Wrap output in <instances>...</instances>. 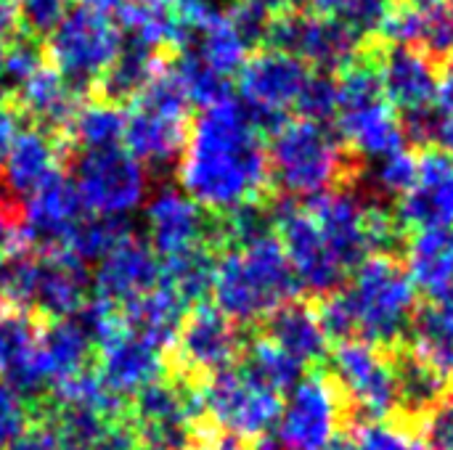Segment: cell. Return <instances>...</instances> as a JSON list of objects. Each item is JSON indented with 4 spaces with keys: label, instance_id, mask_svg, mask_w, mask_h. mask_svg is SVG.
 Listing matches in <instances>:
<instances>
[{
    "label": "cell",
    "instance_id": "1",
    "mask_svg": "<svg viewBox=\"0 0 453 450\" xmlns=\"http://www.w3.org/2000/svg\"><path fill=\"white\" fill-rule=\"evenodd\" d=\"M175 175L186 196L212 215L276 199L268 138L234 95L191 117Z\"/></svg>",
    "mask_w": 453,
    "mask_h": 450
},
{
    "label": "cell",
    "instance_id": "2",
    "mask_svg": "<svg viewBox=\"0 0 453 450\" xmlns=\"http://www.w3.org/2000/svg\"><path fill=\"white\" fill-rule=\"evenodd\" d=\"M268 162L273 191L289 199L361 186L369 164L342 143L332 125L305 117H287L268 135Z\"/></svg>",
    "mask_w": 453,
    "mask_h": 450
},
{
    "label": "cell",
    "instance_id": "3",
    "mask_svg": "<svg viewBox=\"0 0 453 450\" xmlns=\"http://www.w3.org/2000/svg\"><path fill=\"white\" fill-rule=\"evenodd\" d=\"M212 305L242 332H255L276 308L303 294L281 241L273 233L218 255Z\"/></svg>",
    "mask_w": 453,
    "mask_h": 450
},
{
    "label": "cell",
    "instance_id": "4",
    "mask_svg": "<svg viewBox=\"0 0 453 450\" xmlns=\"http://www.w3.org/2000/svg\"><path fill=\"white\" fill-rule=\"evenodd\" d=\"M345 294L356 318V339L382 350L406 345L419 305L406 257L390 252L369 255L345 281Z\"/></svg>",
    "mask_w": 453,
    "mask_h": 450
},
{
    "label": "cell",
    "instance_id": "5",
    "mask_svg": "<svg viewBox=\"0 0 453 450\" xmlns=\"http://www.w3.org/2000/svg\"><path fill=\"white\" fill-rule=\"evenodd\" d=\"M122 48V29L106 13L66 5L58 24L42 40L45 61L61 74L77 101L90 98L93 85Z\"/></svg>",
    "mask_w": 453,
    "mask_h": 450
},
{
    "label": "cell",
    "instance_id": "6",
    "mask_svg": "<svg viewBox=\"0 0 453 450\" xmlns=\"http://www.w3.org/2000/svg\"><path fill=\"white\" fill-rule=\"evenodd\" d=\"M244 334L212 302H196L180 321L175 342L165 350L167 377L191 385H204L212 374L236 366Z\"/></svg>",
    "mask_w": 453,
    "mask_h": 450
},
{
    "label": "cell",
    "instance_id": "7",
    "mask_svg": "<svg viewBox=\"0 0 453 450\" xmlns=\"http://www.w3.org/2000/svg\"><path fill=\"white\" fill-rule=\"evenodd\" d=\"M329 374L350 408V419L382 422L398 416V379L390 350L364 339H345L329 350Z\"/></svg>",
    "mask_w": 453,
    "mask_h": 450
},
{
    "label": "cell",
    "instance_id": "8",
    "mask_svg": "<svg viewBox=\"0 0 453 450\" xmlns=\"http://www.w3.org/2000/svg\"><path fill=\"white\" fill-rule=\"evenodd\" d=\"M350 419V408L326 366L308 369L289 390V400L279 419V448H329Z\"/></svg>",
    "mask_w": 453,
    "mask_h": 450
},
{
    "label": "cell",
    "instance_id": "9",
    "mask_svg": "<svg viewBox=\"0 0 453 450\" xmlns=\"http://www.w3.org/2000/svg\"><path fill=\"white\" fill-rule=\"evenodd\" d=\"M364 37L340 16L303 11H273L263 48L297 56L313 72L337 74L358 50Z\"/></svg>",
    "mask_w": 453,
    "mask_h": 450
},
{
    "label": "cell",
    "instance_id": "10",
    "mask_svg": "<svg viewBox=\"0 0 453 450\" xmlns=\"http://www.w3.org/2000/svg\"><path fill=\"white\" fill-rule=\"evenodd\" d=\"M311 72L313 69L297 56L276 48H257L247 56L236 74L239 95L265 138L289 117L292 109H297Z\"/></svg>",
    "mask_w": 453,
    "mask_h": 450
},
{
    "label": "cell",
    "instance_id": "11",
    "mask_svg": "<svg viewBox=\"0 0 453 450\" xmlns=\"http://www.w3.org/2000/svg\"><path fill=\"white\" fill-rule=\"evenodd\" d=\"M273 231L289 260V268L305 297L329 294L350 278V273L332 255L316 220L300 199L279 196L273 202Z\"/></svg>",
    "mask_w": 453,
    "mask_h": 450
},
{
    "label": "cell",
    "instance_id": "12",
    "mask_svg": "<svg viewBox=\"0 0 453 450\" xmlns=\"http://www.w3.org/2000/svg\"><path fill=\"white\" fill-rule=\"evenodd\" d=\"M207 419L220 430L247 443L268 435L281 419L284 400L279 393L263 387L239 366L212 374L202 387Z\"/></svg>",
    "mask_w": 453,
    "mask_h": 450
},
{
    "label": "cell",
    "instance_id": "13",
    "mask_svg": "<svg viewBox=\"0 0 453 450\" xmlns=\"http://www.w3.org/2000/svg\"><path fill=\"white\" fill-rule=\"evenodd\" d=\"M80 202L93 215H122L138 207L149 191L146 167L125 149L80 151L66 162Z\"/></svg>",
    "mask_w": 453,
    "mask_h": 450
},
{
    "label": "cell",
    "instance_id": "14",
    "mask_svg": "<svg viewBox=\"0 0 453 450\" xmlns=\"http://www.w3.org/2000/svg\"><path fill=\"white\" fill-rule=\"evenodd\" d=\"M300 202L316 220L332 255L348 273H353L372 255L369 215L374 199L364 191V186H350Z\"/></svg>",
    "mask_w": 453,
    "mask_h": 450
},
{
    "label": "cell",
    "instance_id": "15",
    "mask_svg": "<svg viewBox=\"0 0 453 450\" xmlns=\"http://www.w3.org/2000/svg\"><path fill=\"white\" fill-rule=\"evenodd\" d=\"M45 318L35 310L0 305V379L27 403L48 395L50 382L40 363V334Z\"/></svg>",
    "mask_w": 453,
    "mask_h": 450
},
{
    "label": "cell",
    "instance_id": "16",
    "mask_svg": "<svg viewBox=\"0 0 453 450\" xmlns=\"http://www.w3.org/2000/svg\"><path fill=\"white\" fill-rule=\"evenodd\" d=\"M377 61L382 74V88L398 117L422 111L433 103L438 82L446 69H441L422 48L388 42L374 34Z\"/></svg>",
    "mask_w": 453,
    "mask_h": 450
},
{
    "label": "cell",
    "instance_id": "17",
    "mask_svg": "<svg viewBox=\"0 0 453 450\" xmlns=\"http://www.w3.org/2000/svg\"><path fill=\"white\" fill-rule=\"evenodd\" d=\"M398 223L419 228H453V156L441 149L417 151V186L395 204Z\"/></svg>",
    "mask_w": 453,
    "mask_h": 450
},
{
    "label": "cell",
    "instance_id": "18",
    "mask_svg": "<svg viewBox=\"0 0 453 450\" xmlns=\"http://www.w3.org/2000/svg\"><path fill=\"white\" fill-rule=\"evenodd\" d=\"M82 212L85 207L80 202L74 180L69 178L66 170H56L27 199L21 244L32 252L64 247Z\"/></svg>",
    "mask_w": 453,
    "mask_h": 450
},
{
    "label": "cell",
    "instance_id": "19",
    "mask_svg": "<svg viewBox=\"0 0 453 450\" xmlns=\"http://www.w3.org/2000/svg\"><path fill=\"white\" fill-rule=\"evenodd\" d=\"M149 220V247L159 260L183 252L194 244H210L220 252L218 215L202 210L188 196L167 188L162 191L146 212Z\"/></svg>",
    "mask_w": 453,
    "mask_h": 450
},
{
    "label": "cell",
    "instance_id": "20",
    "mask_svg": "<svg viewBox=\"0 0 453 450\" xmlns=\"http://www.w3.org/2000/svg\"><path fill=\"white\" fill-rule=\"evenodd\" d=\"M90 273L88 263L74 257L66 247L35 252V289L32 310L45 321L72 318L88 300Z\"/></svg>",
    "mask_w": 453,
    "mask_h": 450
},
{
    "label": "cell",
    "instance_id": "21",
    "mask_svg": "<svg viewBox=\"0 0 453 450\" xmlns=\"http://www.w3.org/2000/svg\"><path fill=\"white\" fill-rule=\"evenodd\" d=\"M162 281V260L154 255L149 241L135 233L117 244L96 268V294L114 302L117 308L143 297Z\"/></svg>",
    "mask_w": 453,
    "mask_h": 450
},
{
    "label": "cell",
    "instance_id": "22",
    "mask_svg": "<svg viewBox=\"0 0 453 450\" xmlns=\"http://www.w3.org/2000/svg\"><path fill=\"white\" fill-rule=\"evenodd\" d=\"M93 369L111 393L127 400L141 387L167 377L165 355L157 347L138 339L135 334H130L127 329H122L119 334L106 339L101 347H96Z\"/></svg>",
    "mask_w": 453,
    "mask_h": 450
},
{
    "label": "cell",
    "instance_id": "23",
    "mask_svg": "<svg viewBox=\"0 0 453 450\" xmlns=\"http://www.w3.org/2000/svg\"><path fill=\"white\" fill-rule=\"evenodd\" d=\"M69 159L72 151L66 149L61 135L24 122L11 141L8 156L3 162V175L8 186L27 202L48 175H53L56 170H66Z\"/></svg>",
    "mask_w": 453,
    "mask_h": 450
},
{
    "label": "cell",
    "instance_id": "24",
    "mask_svg": "<svg viewBox=\"0 0 453 450\" xmlns=\"http://www.w3.org/2000/svg\"><path fill=\"white\" fill-rule=\"evenodd\" d=\"M255 332L268 337L284 353H289L305 371L324 366L329 355V339L319 321L316 302L313 297H305V294L276 308Z\"/></svg>",
    "mask_w": 453,
    "mask_h": 450
},
{
    "label": "cell",
    "instance_id": "25",
    "mask_svg": "<svg viewBox=\"0 0 453 450\" xmlns=\"http://www.w3.org/2000/svg\"><path fill=\"white\" fill-rule=\"evenodd\" d=\"M188 119L165 117L141 106H127L125 119V151L149 170H162L165 164H178L180 151L188 138Z\"/></svg>",
    "mask_w": 453,
    "mask_h": 450
},
{
    "label": "cell",
    "instance_id": "26",
    "mask_svg": "<svg viewBox=\"0 0 453 450\" xmlns=\"http://www.w3.org/2000/svg\"><path fill=\"white\" fill-rule=\"evenodd\" d=\"M406 268L422 302L453 294V228H419L406 244Z\"/></svg>",
    "mask_w": 453,
    "mask_h": 450
},
{
    "label": "cell",
    "instance_id": "27",
    "mask_svg": "<svg viewBox=\"0 0 453 450\" xmlns=\"http://www.w3.org/2000/svg\"><path fill=\"white\" fill-rule=\"evenodd\" d=\"M186 313H188V305L165 278L143 297L119 308L125 329L135 334L138 339H143L146 345L157 347L159 353L170 350Z\"/></svg>",
    "mask_w": 453,
    "mask_h": 450
},
{
    "label": "cell",
    "instance_id": "28",
    "mask_svg": "<svg viewBox=\"0 0 453 450\" xmlns=\"http://www.w3.org/2000/svg\"><path fill=\"white\" fill-rule=\"evenodd\" d=\"M13 95H16V103L21 109L24 122L37 125L53 135L64 133L69 117L74 114V109L80 103L74 98V93L66 88V82L61 80V74L48 61H42L19 85V90Z\"/></svg>",
    "mask_w": 453,
    "mask_h": 450
},
{
    "label": "cell",
    "instance_id": "29",
    "mask_svg": "<svg viewBox=\"0 0 453 450\" xmlns=\"http://www.w3.org/2000/svg\"><path fill=\"white\" fill-rule=\"evenodd\" d=\"M125 119H127V109L98 101V98H85L77 103L61 138L66 149L72 151V156L80 151L114 149L122 141Z\"/></svg>",
    "mask_w": 453,
    "mask_h": 450
},
{
    "label": "cell",
    "instance_id": "30",
    "mask_svg": "<svg viewBox=\"0 0 453 450\" xmlns=\"http://www.w3.org/2000/svg\"><path fill=\"white\" fill-rule=\"evenodd\" d=\"M93 353H96L93 342L77 326L74 318L45 321L40 334V363L50 387L88 369L93 363Z\"/></svg>",
    "mask_w": 453,
    "mask_h": 450
},
{
    "label": "cell",
    "instance_id": "31",
    "mask_svg": "<svg viewBox=\"0 0 453 450\" xmlns=\"http://www.w3.org/2000/svg\"><path fill=\"white\" fill-rule=\"evenodd\" d=\"M236 366L244 374H250L255 382H260L263 387H268L279 395L289 393L305 374V369L289 353H284L279 345H273L268 337H263L257 332L244 334V345H242Z\"/></svg>",
    "mask_w": 453,
    "mask_h": 450
},
{
    "label": "cell",
    "instance_id": "32",
    "mask_svg": "<svg viewBox=\"0 0 453 450\" xmlns=\"http://www.w3.org/2000/svg\"><path fill=\"white\" fill-rule=\"evenodd\" d=\"M218 255L220 252L210 244H194L162 260V278L180 294L188 308L204 302L212 292Z\"/></svg>",
    "mask_w": 453,
    "mask_h": 450
},
{
    "label": "cell",
    "instance_id": "33",
    "mask_svg": "<svg viewBox=\"0 0 453 450\" xmlns=\"http://www.w3.org/2000/svg\"><path fill=\"white\" fill-rule=\"evenodd\" d=\"M127 236H133L130 223L117 215H93L80 217L66 239V249L80 257L82 263H98L104 260L117 244H122Z\"/></svg>",
    "mask_w": 453,
    "mask_h": 450
},
{
    "label": "cell",
    "instance_id": "34",
    "mask_svg": "<svg viewBox=\"0 0 453 450\" xmlns=\"http://www.w3.org/2000/svg\"><path fill=\"white\" fill-rule=\"evenodd\" d=\"M173 66H175V72H178V77L183 82V90H186L191 106L207 109V106H215V103L231 98V82H228V77L218 74L196 53L180 50L173 58Z\"/></svg>",
    "mask_w": 453,
    "mask_h": 450
},
{
    "label": "cell",
    "instance_id": "35",
    "mask_svg": "<svg viewBox=\"0 0 453 450\" xmlns=\"http://www.w3.org/2000/svg\"><path fill=\"white\" fill-rule=\"evenodd\" d=\"M345 432L358 450H425L417 427L398 416L382 422L350 419L345 424Z\"/></svg>",
    "mask_w": 453,
    "mask_h": 450
},
{
    "label": "cell",
    "instance_id": "36",
    "mask_svg": "<svg viewBox=\"0 0 453 450\" xmlns=\"http://www.w3.org/2000/svg\"><path fill=\"white\" fill-rule=\"evenodd\" d=\"M231 29L247 45V50H257L265 45L268 27L273 19V8L268 0H228L223 11Z\"/></svg>",
    "mask_w": 453,
    "mask_h": 450
},
{
    "label": "cell",
    "instance_id": "37",
    "mask_svg": "<svg viewBox=\"0 0 453 450\" xmlns=\"http://www.w3.org/2000/svg\"><path fill=\"white\" fill-rule=\"evenodd\" d=\"M297 111L305 119L334 125V117H337V82H334V74L311 72V77H308V82L303 88V95L297 101Z\"/></svg>",
    "mask_w": 453,
    "mask_h": 450
},
{
    "label": "cell",
    "instance_id": "38",
    "mask_svg": "<svg viewBox=\"0 0 453 450\" xmlns=\"http://www.w3.org/2000/svg\"><path fill=\"white\" fill-rule=\"evenodd\" d=\"M417 435L425 450H453V390L417 422Z\"/></svg>",
    "mask_w": 453,
    "mask_h": 450
},
{
    "label": "cell",
    "instance_id": "39",
    "mask_svg": "<svg viewBox=\"0 0 453 450\" xmlns=\"http://www.w3.org/2000/svg\"><path fill=\"white\" fill-rule=\"evenodd\" d=\"M66 11V0H19L21 32L45 40V34L58 24Z\"/></svg>",
    "mask_w": 453,
    "mask_h": 450
},
{
    "label": "cell",
    "instance_id": "40",
    "mask_svg": "<svg viewBox=\"0 0 453 450\" xmlns=\"http://www.w3.org/2000/svg\"><path fill=\"white\" fill-rule=\"evenodd\" d=\"M32 422L29 406L0 379V450H5Z\"/></svg>",
    "mask_w": 453,
    "mask_h": 450
},
{
    "label": "cell",
    "instance_id": "41",
    "mask_svg": "<svg viewBox=\"0 0 453 450\" xmlns=\"http://www.w3.org/2000/svg\"><path fill=\"white\" fill-rule=\"evenodd\" d=\"M96 450H141V438H138L135 424L130 422V416L109 422Z\"/></svg>",
    "mask_w": 453,
    "mask_h": 450
},
{
    "label": "cell",
    "instance_id": "42",
    "mask_svg": "<svg viewBox=\"0 0 453 450\" xmlns=\"http://www.w3.org/2000/svg\"><path fill=\"white\" fill-rule=\"evenodd\" d=\"M24 125V117H21V109L16 103V95L13 93H0V167L8 156V149H11V141L16 135V130Z\"/></svg>",
    "mask_w": 453,
    "mask_h": 450
},
{
    "label": "cell",
    "instance_id": "43",
    "mask_svg": "<svg viewBox=\"0 0 453 450\" xmlns=\"http://www.w3.org/2000/svg\"><path fill=\"white\" fill-rule=\"evenodd\" d=\"M19 32H21L19 5L13 0H0V42H8Z\"/></svg>",
    "mask_w": 453,
    "mask_h": 450
},
{
    "label": "cell",
    "instance_id": "44",
    "mask_svg": "<svg viewBox=\"0 0 453 450\" xmlns=\"http://www.w3.org/2000/svg\"><path fill=\"white\" fill-rule=\"evenodd\" d=\"M350 0H308V8L316 13H329V16H342Z\"/></svg>",
    "mask_w": 453,
    "mask_h": 450
},
{
    "label": "cell",
    "instance_id": "45",
    "mask_svg": "<svg viewBox=\"0 0 453 450\" xmlns=\"http://www.w3.org/2000/svg\"><path fill=\"white\" fill-rule=\"evenodd\" d=\"M74 5H82V8H93L98 13H106V11H117L122 5V0H74Z\"/></svg>",
    "mask_w": 453,
    "mask_h": 450
},
{
    "label": "cell",
    "instance_id": "46",
    "mask_svg": "<svg viewBox=\"0 0 453 450\" xmlns=\"http://www.w3.org/2000/svg\"><path fill=\"white\" fill-rule=\"evenodd\" d=\"M273 11H303L308 8V0H268Z\"/></svg>",
    "mask_w": 453,
    "mask_h": 450
},
{
    "label": "cell",
    "instance_id": "47",
    "mask_svg": "<svg viewBox=\"0 0 453 450\" xmlns=\"http://www.w3.org/2000/svg\"><path fill=\"white\" fill-rule=\"evenodd\" d=\"M395 3L411 5V8H417V11H422V13H427V11H433V8H441V5H443V0H395Z\"/></svg>",
    "mask_w": 453,
    "mask_h": 450
},
{
    "label": "cell",
    "instance_id": "48",
    "mask_svg": "<svg viewBox=\"0 0 453 450\" xmlns=\"http://www.w3.org/2000/svg\"><path fill=\"white\" fill-rule=\"evenodd\" d=\"M250 450H281V448H279V443H276L273 438L263 435V438H257V440H252V443H250Z\"/></svg>",
    "mask_w": 453,
    "mask_h": 450
},
{
    "label": "cell",
    "instance_id": "49",
    "mask_svg": "<svg viewBox=\"0 0 453 450\" xmlns=\"http://www.w3.org/2000/svg\"><path fill=\"white\" fill-rule=\"evenodd\" d=\"M324 450H358V448H356V443H353L350 438H337L329 448H324Z\"/></svg>",
    "mask_w": 453,
    "mask_h": 450
},
{
    "label": "cell",
    "instance_id": "50",
    "mask_svg": "<svg viewBox=\"0 0 453 450\" xmlns=\"http://www.w3.org/2000/svg\"><path fill=\"white\" fill-rule=\"evenodd\" d=\"M159 3H167V5H173L175 11H180V8H188V5L202 3V0H159Z\"/></svg>",
    "mask_w": 453,
    "mask_h": 450
},
{
    "label": "cell",
    "instance_id": "51",
    "mask_svg": "<svg viewBox=\"0 0 453 450\" xmlns=\"http://www.w3.org/2000/svg\"><path fill=\"white\" fill-rule=\"evenodd\" d=\"M438 305V302H435ZM441 308L446 310V318H449V324H451V329H453V294L446 300V302H441Z\"/></svg>",
    "mask_w": 453,
    "mask_h": 450
},
{
    "label": "cell",
    "instance_id": "52",
    "mask_svg": "<svg viewBox=\"0 0 453 450\" xmlns=\"http://www.w3.org/2000/svg\"><path fill=\"white\" fill-rule=\"evenodd\" d=\"M3 74H5V42H0V90H3Z\"/></svg>",
    "mask_w": 453,
    "mask_h": 450
},
{
    "label": "cell",
    "instance_id": "53",
    "mask_svg": "<svg viewBox=\"0 0 453 450\" xmlns=\"http://www.w3.org/2000/svg\"><path fill=\"white\" fill-rule=\"evenodd\" d=\"M446 11H449V16L453 19V0H449V8H446Z\"/></svg>",
    "mask_w": 453,
    "mask_h": 450
},
{
    "label": "cell",
    "instance_id": "54",
    "mask_svg": "<svg viewBox=\"0 0 453 450\" xmlns=\"http://www.w3.org/2000/svg\"><path fill=\"white\" fill-rule=\"evenodd\" d=\"M449 69H451V72H453V61H451V66H449Z\"/></svg>",
    "mask_w": 453,
    "mask_h": 450
},
{
    "label": "cell",
    "instance_id": "55",
    "mask_svg": "<svg viewBox=\"0 0 453 450\" xmlns=\"http://www.w3.org/2000/svg\"><path fill=\"white\" fill-rule=\"evenodd\" d=\"M141 450H146V448H141Z\"/></svg>",
    "mask_w": 453,
    "mask_h": 450
}]
</instances>
